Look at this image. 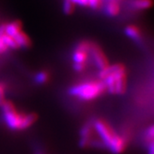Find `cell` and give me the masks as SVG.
Returning a JSON list of instances; mask_svg holds the SVG:
<instances>
[{
    "mask_svg": "<svg viewBox=\"0 0 154 154\" xmlns=\"http://www.w3.org/2000/svg\"><path fill=\"white\" fill-rule=\"evenodd\" d=\"M100 81H103L106 90L111 94H123L126 92V69L122 64L116 63L100 70Z\"/></svg>",
    "mask_w": 154,
    "mask_h": 154,
    "instance_id": "obj_1",
    "label": "cell"
},
{
    "mask_svg": "<svg viewBox=\"0 0 154 154\" xmlns=\"http://www.w3.org/2000/svg\"><path fill=\"white\" fill-rule=\"evenodd\" d=\"M106 91L103 81L87 82L75 85L69 90V94L82 100H93L99 98Z\"/></svg>",
    "mask_w": 154,
    "mask_h": 154,
    "instance_id": "obj_2",
    "label": "cell"
},
{
    "mask_svg": "<svg viewBox=\"0 0 154 154\" xmlns=\"http://www.w3.org/2000/svg\"><path fill=\"white\" fill-rule=\"evenodd\" d=\"M4 121L9 128L12 130H21L23 114L18 113L14 105L10 101H5L2 106Z\"/></svg>",
    "mask_w": 154,
    "mask_h": 154,
    "instance_id": "obj_3",
    "label": "cell"
},
{
    "mask_svg": "<svg viewBox=\"0 0 154 154\" xmlns=\"http://www.w3.org/2000/svg\"><path fill=\"white\" fill-rule=\"evenodd\" d=\"M94 128L99 135L100 140L104 143L105 147L107 148L108 145L110 144L116 133H115V131L107 124L106 122L101 119L94 120Z\"/></svg>",
    "mask_w": 154,
    "mask_h": 154,
    "instance_id": "obj_4",
    "label": "cell"
},
{
    "mask_svg": "<svg viewBox=\"0 0 154 154\" xmlns=\"http://www.w3.org/2000/svg\"><path fill=\"white\" fill-rule=\"evenodd\" d=\"M94 135V120L87 122L80 130L79 146L82 148L88 147L93 140Z\"/></svg>",
    "mask_w": 154,
    "mask_h": 154,
    "instance_id": "obj_5",
    "label": "cell"
},
{
    "mask_svg": "<svg viewBox=\"0 0 154 154\" xmlns=\"http://www.w3.org/2000/svg\"><path fill=\"white\" fill-rule=\"evenodd\" d=\"M89 51L91 52L95 65L100 70H103L109 66V61L99 45H97L96 44H91Z\"/></svg>",
    "mask_w": 154,
    "mask_h": 154,
    "instance_id": "obj_6",
    "label": "cell"
},
{
    "mask_svg": "<svg viewBox=\"0 0 154 154\" xmlns=\"http://www.w3.org/2000/svg\"><path fill=\"white\" fill-rule=\"evenodd\" d=\"M128 140L122 135H118L116 134V135L111 140L110 144L108 145L107 148L110 150V152L113 154H121L127 147Z\"/></svg>",
    "mask_w": 154,
    "mask_h": 154,
    "instance_id": "obj_7",
    "label": "cell"
},
{
    "mask_svg": "<svg viewBox=\"0 0 154 154\" xmlns=\"http://www.w3.org/2000/svg\"><path fill=\"white\" fill-rule=\"evenodd\" d=\"M105 9L106 14L110 17H116L120 12V5L116 0H108Z\"/></svg>",
    "mask_w": 154,
    "mask_h": 154,
    "instance_id": "obj_8",
    "label": "cell"
},
{
    "mask_svg": "<svg viewBox=\"0 0 154 154\" xmlns=\"http://www.w3.org/2000/svg\"><path fill=\"white\" fill-rule=\"evenodd\" d=\"M22 24L20 21H14L8 25H5V33L9 36L14 37L22 31Z\"/></svg>",
    "mask_w": 154,
    "mask_h": 154,
    "instance_id": "obj_9",
    "label": "cell"
},
{
    "mask_svg": "<svg viewBox=\"0 0 154 154\" xmlns=\"http://www.w3.org/2000/svg\"><path fill=\"white\" fill-rule=\"evenodd\" d=\"M13 38H15L16 42L18 45L19 47H22V48H28L31 45V40L28 37V35L23 32H19L16 36H14Z\"/></svg>",
    "mask_w": 154,
    "mask_h": 154,
    "instance_id": "obj_10",
    "label": "cell"
},
{
    "mask_svg": "<svg viewBox=\"0 0 154 154\" xmlns=\"http://www.w3.org/2000/svg\"><path fill=\"white\" fill-rule=\"evenodd\" d=\"M38 118V116L35 113H28V114H23L22 124H21V130L26 129L29 127H31L33 123L36 122Z\"/></svg>",
    "mask_w": 154,
    "mask_h": 154,
    "instance_id": "obj_11",
    "label": "cell"
},
{
    "mask_svg": "<svg viewBox=\"0 0 154 154\" xmlns=\"http://www.w3.org/2000/svg\"><path fill=\"white\" fill-rule=\"evenodd\" d=\"M125 33L126 34L130 37L133 39H135V40H139L140 38V29L135 27V26H133V25H129L125 29Z\"/></svg>",
    "mask_w": 154,
    "mask_h": 154,
    "instance_id": "obj_12",
    "label": "cell"
},
{
    "mask_svg": "<svg viewBox=\"0 0 154 154\" xmlns=\"http://www.w3.org/2000/svg\"><path fill=\"white\" fill-rule=\"evenodd\" d=\"M88 59V52L75 50L73 54L74 63H85Z\"/></svg>",
    "mask_w": 154,
    "mask_h": 154,
    "instance_id": "obj_13",
    "label": "cell"
},
{
    "mask_svg": "<svg viewBox=\"0 0 154 154\" xmlns=\"http://www.w3.org/2000/svg\"><path fill=\"white\" fill-rule=\"evenodd\" d=\"M133 5L139 10H146L152 6V0H134Z\"/></svg>",
    "mask_w": 154,
    "mask_h": 154,
    "instance_id": "obj_14",
    "label": "cell"
},
{
    "mask_svg": "<svg viewBox=\"0 0 154 154\" xmlns=\"http://www.w3.org/2000/svg\"><path fill=\"white\" fill-rule=\"evenodd\" d=\"M2 38H3V41H4V43H5L7 48H11V49H17V48H19L18 45H17L15 38H13V37L7 35L6 33H4L3 36H2Z\"/></svg>",
    "mask_w": 154,
    "mask_h": 154,
    "instance_id": "obj_15",
    "label": "cell"
},
{
    "mask_svg": "<svg viewBox=\"0 0 154 154\" xmlns=\"http://www.w3.org/2000/svg\"><path fill=\"white\" fill-rule=\"evenodd\" d=\"M49 80V74L46 71H40L34 77V81L38 85H43L45 83H46Z\"/></svg>",
    "mask_w": 154,
    "mask_h": 154,
    "instance_id": "obj_16",
    "label": "cell"
},
{
    "mask_svg": "<svg viewBox=\"0 0 154 154\" xmlns=\"http://www.w3.org/2000/svg\"><path fill=\"white\" fill-rule=\"evenodd\" d=\"M75 5L70 0H64L63 2V12L66 15H71L75 11Z\"/></svg>",
    "mask_w": 154,
    "mask_h": 154,
    "instance_id": "obj_17",
    "label": "cell"
},
{
    "mask_svg": "<svg viewBox=\"0 0 154 154\" xmlns=\"http://www.w3.org/2000/svg\"><path fill=\"white\" fill-rule=\"evenodd\" d=\"M90 46H91V43H89L88 41H82L80 44L77 45L75 50L85 51V52H88V53L89 51H90Z\"/></svg>",
    "mask_w": 154,
    "mask_h": 154,
    "instance_id": "obj_18",
    "label": "cell"
},
{
    "mask_svg": "<svg viewBox=\"0 0 154 154\" xmlns=\"http://www.w3.org/2000/svg\"><path fill=\"white\" fill-rule=\"evenodd\" d=\"M88 6H90L92 9L98 10V9L100 8V6L102 5L104 0H88Z\"/></svg>",
    "mask_w": 154,
    "mask_h": 154,
    "instance_id": "obj_19",
    "label": "cell"
},
{
    "mask_svg": "<svg viewBox=\"0 0 154 154\" xmlns=\"http://www.w3.org/2000/svg\"><path fill=\"white\" fill-rule=\"evenodd\" d=\"M5 88H6V86L5 85V83L0 82V107H1L2 105L5 102Z\"/></svg>",
    "mask_w": 154,
    "mask_h": 154,
    "instance_id": "obj_20",
    "label": "cell"
},
{
    "mask_svg": "<svg viewBox=\"0 0 154 154\" xmlns=\"http://www.w3.org/2000/svg\"><path fill=\"white\" fill-rule=\"evenodd\" d=\"M70 1H71L75 5H80L83 6V7L88 6V0H70Z\"/></svg>",
    "mask_w": 154,
    "mask_h": 154,
    "instance_id": "obj_21",
    "label": "cell"
},
{
    "mask_svg": "<svg viewBox=\"0 0 154 154\" xmlns=\"http://www.w3.org/2000/svg\"><path fill=\"white\" fill-rule=\"evenodd\" d=\"M86 63H74V69L77 72H82L85 69Z\"/></svg>",
    "mask_w": 154,
    "mask_h": 154,
    "instance_id": "obj_22",
    "label": "cell"
},
{
    "mask_svg": "<svg viewBox=\"0 0 154 154\" xmlns=\"http://www.w3.org/2000/svg\"><path fill=\"white\" fill-rule=\"evenodd\" d=\"M2 36H3V34H0V53H4V52H5L6 51H7V47H6V45L4 43V41H3V38H2Z\"/></svg>",
    "mask_w": 154,
    "mask_h": 154,
    "instance_id": "obj_23",
    "label": "cell"
},
{
    "mask_svg": "<svg viewBox=\"0 0 154 154\" xmlns=\"http://www.w3.org/2000/svg\"><path fill=\"white\" fill-rule=\"evenodd\" d=\"M153 149V141H151L148 146V154H154Z\"/></svg>",
    "mask_w": 154,
    "mask_h": 154,
    "instance_id": "obj_24",
    "label": "cell"
},
{
    "mask_svg": "<svg viewBox=\"0 0 154 154\" xmlns=\"http://www.w3.org/2000/svg\"><path fill=\"white\" fill-rule=\"evenodd\" d=\"M34 154H45V151L43 150V148H41V147H36V149H35V152H34Z\"/></svg>",
    "mask_w": 154,
    "mask_h": 154,
    "instance_id": "obj_25",
    "label": "cell"
},
{
    "mask_svg": "<svg viewBox=\"0 0 154 154\" xmlns=\"http://www.w3.org/2000/svg\"><path fill=\"white\" fill-rule=\"evenodd\" d=\"M107 1H108V0H107ZM116 1H119V0H116Z\"/></svg>",
    "mask_w": 154,
    "mask_h": 154,
    "instance_id": "obj_26",
    "label": "cell"
}]
</instances>
